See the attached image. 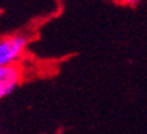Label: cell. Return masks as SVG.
<instances>
[{"label": "cell", "instance_id": "6da1fadb", "mask_svg": "<svg viewBox=\"0 0 147 134\" xmlns=\"http://www.w3.org/2000/svg\"><path fill=\"white\" fill-rule=\"evenodd\" d=\"M28 44L30 37L23 33L0 37V67L20 63Z\"/></svg>", "mask_w": 147, "mask_h": 134}, {"label": "cell", "instance_id": "7a4b0ae2", "mask_svg": "<svg viewBox=\"0 0 147 134\" xmlns=\"http://www.w3.org/2000/svg\"><path fill=\"white\" fill-rule=\"evenodd\" d=\"M23 80V65L20 63L0 67V100L15 92Z\"/></svg>", "mask_w": 147, "mask_h": 134}, {"label": "cell", "instance_id": "3957f363", "mask_svg": "<svg viewBox=\"0 0 147 134\" xmlns=\"http://www.w3.org/2000/svg\"><path fill=\"white\" fill-rule=\"evenodd\" d=\"M113 1H116L117 4L127 5V7H135V5H138L139 3H142L143 0H113Z\"/></svg>", "mask_w": 147, "mask_h": 134}]
</instances>
